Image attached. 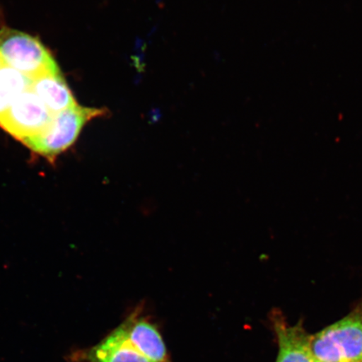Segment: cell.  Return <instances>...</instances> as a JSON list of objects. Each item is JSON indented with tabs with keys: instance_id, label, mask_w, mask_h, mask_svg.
I'll return each instance as SVG.
<instances>
[{
	"instance_id": "6da1fadb",
	"label": "cell",
	"mask_w": 362,
	"mask_h": 362,
	"mask_svg": "<svg viewBox=\"0 0 362 362\" xmlns=\"http://www.w3.org/2000/svg\"><path fill=\"white\" fill-rule=\"evenodd\" d=\"M107 108L88 107L76 104L69 110L54 115L51 124L36 137L24 144L31 151L54 161L78 139L81 130L90 121L108 115Z\"/></svg>"
},
{
	"instance_id": "7a4b0ae2",
	"label": "cell",
	"mask_w": 362,
	"mask_h": 362,
	"mask_svg": "<svg viewBox=\"0 0 362 362\" xmlns=\"http://www.w3.org/2000/svg\"><path fill=\"white\" fill-rule=\"evenodd\" d=\"M0 58L31 81L62 74L55 59L34 36L4 27L0 30Z\"/></svg>"
},
{
	"instance_id": "3957f363",
	"label": "cell",
	"mask_w": 362,
	"mask_h": 362,
	"mask_svg": "<svg viewBox=\"0 0 362 362\" xmlns=\"http://www.w3.org/2000/svg\"><path fill=\"white\" fill-rule=\"evenodd\" d=\"M311 347L320 362L362 361V302L349 315L312 337Z\"/></svg>"
},
{
	"instance_id": "277c9868",
	"label": "cell",
	"mask_w": 362,
	"mask_h": 362,
	"mask_svg": "<svg viewBox=\"0 0 362 362\" xmlns=\"http://www.w3.org/2000/svg\"><path fill=\"white\" fill-rule=\"evenodd\" d=\"M54 115L29 89L16 98L0 119V128L25 144L44 132Z\"/></svg>"
},
{
	"instance_id": "5b68a950",
	"label": "cell",
	"mask_w": 362,
	"mask_h": 362,
	"mask_svg": "<svg viewBox=\"0 0 362 362\" xmlns=\"http://www.w3.org/2000/svg\"><path fill=\"white\" fill-rule=\"evenodd\" d=\"M68 362H151L134 349L123 329L117 327L93 346L71 351Z\"/></svg>"
},
{
	"instance_id": "8992f818",
	"label": "cell",
	"mask_w": 362,
	"mask_h": 362,
	"mask_svg": "<svg viewBox=\"0 0 362 362\" xmlns=\"http://www.w3.org/2000/svg\"><path fill=\"white\" fill-rule=\"evenodd\" d=\"M134 349L151 362H170L164 339L156 325L136 312L120 325Z\"/></svg>"
},
{
	"instance_id": "52a82bcc",
	"label": "cell",
	"mask_w": 362,
	"mask_h": 362,
	"mask_svg": "<svg viewBox=\"0 0 362 362\" xmlns=\"http://www.w3.org/2000/svg\"><path fill=\"white\" fill-rule=\"evenodd\" d=\"M272 317L279 349L276 362H320L312 351L313 336L306 332L301 322L289 325L277 312Z\"/></svg>"
},
{
	"instance_id": "ba28073f",
	"label": "cell",
	"mask_w": 362,
	"mask_h": 362,
	"mask_svg": "<svg viewBox=\"0 0 362 362\" xmlns=\"http://www.w3.org/2000/svg\"><path fill=\"white\" fill-rule=\"evenodd\" d=\"M30 89L52 115L69 110L78 104L62 74L33 80Z\"/></svg>"
},
{
	"instance_id": "9c48e42d",
	"label": "cell",
	"mask_w": 362,
	"mask_h": 362,
	"mask_svg": "<svg viewBox=\"0 0 362 362\" xmlns=\"http://www.w3.org/2000/svg\"><path fill=\"white\" fill-rule=\"evenodd\" d=\"M33 81L11 67L0 68V119L16 98L29 90Z\"/></svg>"
},
{
	"instance_id": "30bf717a",
	"label": "cell",
	"mask_w": 362,
	"mask_h": 362,
	"mask_svg": "<svg viewBox=\"0 0 362 362\" xmlns=\"http://www.w3.org/2000/svg\"><path fill=\"white\" fill-rule=\"evenodd\" d=\"M3 66H4V63H3L2 60H1V58H0V68H1Z\"/></svg>"
},
{
	"instance_id": "8fae6325",
	"label": "cell",
	"mask_w": 362,
	"mask_h": 362,
	"mask_svg": "<svg viewBox=\"0 0 362 362\" xmlns=\"http://www.w3.org/2000/svg\"><path fill=\"white\" fill-rule=\"evenodd\" d=\"M356 362H362V361H356Z\"/></svg>"
}]
</instances>
